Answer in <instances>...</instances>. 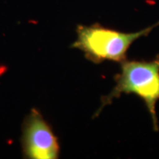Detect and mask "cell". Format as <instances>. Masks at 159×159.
<instances>
[{
    "label": "cell",
    "mask_w": 159,
    "mask_h": 159,
    "mask_svg": "<svg viewBox=\"0 0 159 159\" xmlns=\"http://www.w3.org/2000/svg\"><path fill=\"white\" fill-rule=\"evenodd\" d=\"M121 63V71L114 78L116 85L108 95L102 98L101 106L96 115L122 94H134L144 102L152 118L154 130L158 131L156 105L159 99V55L152 61L126 60Z\"/></svg>",
    "instance_id": "1"
},
{
    "label": "cell",
    "mask_w": 159,
    "mask_h": 159,
    "mask_svg": "<svg viewBox=\"0 0 159 159\" xmlns=\"http://www.w3.org/2000/svg\"><path fill=\"white\" fill-rule=\"evenodd\" d=\"M158 26L159 21L139 32L126 33L100 25H80L77 28V39L71 47L83 51L93 63L105 61L122 63L127 60V52L131 44L139 38L148 35Z\"/></svg>",
    "instance_id": "2"
},
{
    "label": "cell",
    "mask_w": 159,
    "mask_h": 159,
    "mask_svg": "<svg viewBox=\"0 0 159 159\" xmlns=\"http://www.w3.org/2000/svg\"><path fill=\"white\" fill-rule=\"evenodd\" d=\"M24 152L29 158H58L59 144L52 130L36 110H32L24 123Z\"/></svg>",
    "instance_id": "3"
}]
</instances>
